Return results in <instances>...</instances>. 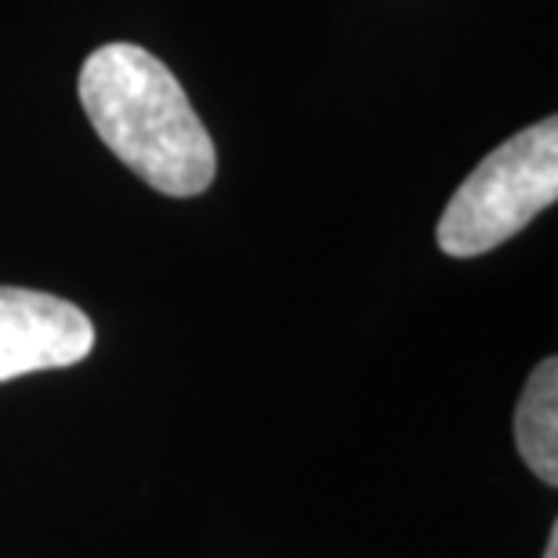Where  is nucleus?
<instances>
[{
  "mask_svg": "<svg viewBox=\"0 0 558 558\" xmlns=\"http://www.w3.org/2000/svg\"><path fill=\"white\" fill-rule=\"evenodd\" d=\"M544 558H558V526H551V533H548V548H544Z\"/></svg>",
  "mask_w": 558,
  "mask_h": 558,
  "instance_id": "39448f33",
  "label": "nucleus"
},
{
  "mask_svg": "<svg viewBox=\"0 0 558 558\" xmlns=\"http://www.w3.org/2000/svg\"><path fill=\"white\" fill-rule=\"evenodd\" d=\"M515 442L541 483H558V363L544 360L530 374L515 407Z\"/></svg>",
  "mask_w": 558,
  "mask_h": 558,
  "instance_id": "20e7f679",
  "label": "nucleus"
},
{
  "mask_svg": "<svg viewBox=\"0 0 558 558\" xmlns=\"http://www.w3.org/2000/svg\"><path fill=\"white\" fill-rule=\"evenodd\" d=\"M558 196V120L548 117L500 142L446 204L435 240L450 258L508 243Z\"/></svg>",
  "mask_w": 558,
  "mask_h": 558,
  "instance_id": "f03ea898",
  "label": "nucleus"
},
{
  "mask_svg": "<svg viewBox=\"0 0 558 558\" xmlns=\"http://www.w3.org/2000/svg\"><path fill=\"white\" fill-rule=\"evenodd\" d=\"M95 327L73 301L26 287H0V381L62 371L87 360Z\"/></svg>",
  "mask_w": 558,
  "mask_h": 558,
  "instance_id": "7ed1b4c3",
  "label": "nucleus"
},
{
  "mask_svg": "<svg viewBox=\"0 0 558 558\" xmlns=\"http://www.w3.org/2000/svg\"><path fill=\"white\" fill-rule=\"evenodd\" d=\"M95 135L120 163L163 196H199L218 174L215 138L185 87L138 44H106L87 54L76 81Z\"/></svg>",
  "mask_w": 558,
  "mask_h": 558,
  "instance_id": "f257e3e1",
  "label": "nucleus"
}]
</instances>
